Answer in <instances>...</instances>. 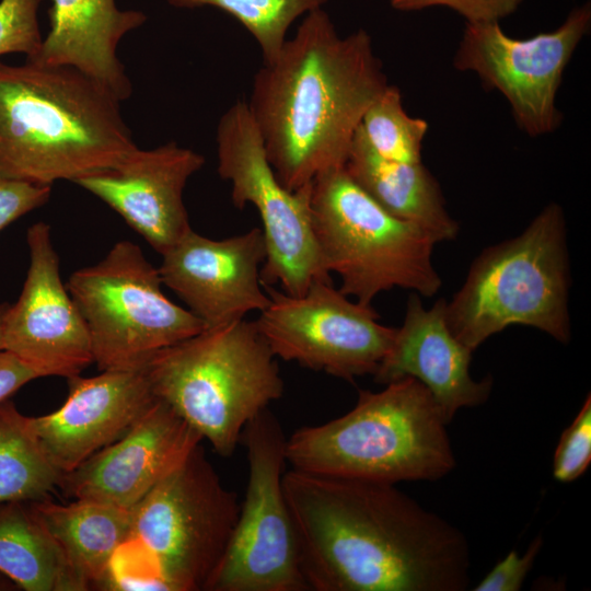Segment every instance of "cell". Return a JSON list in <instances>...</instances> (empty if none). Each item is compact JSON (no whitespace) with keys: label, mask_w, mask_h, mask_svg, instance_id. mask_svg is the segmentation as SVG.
Returning <instances> with one entry per match:
<instances>
[{"label":"cell","mask_w":591,"mask_h":591,"mask_svg":"<svg viewBox=\"0 0 591 591\" xmlns=\"http://www.w3.org/2000/svg\"><path fill=\"white\" fill-rule=\"evenodd\" d=\"M282 485L310 589H467L465 534L395 484L290 468Z\"/></svg>","instance_id":"obj_1"},{"label":"cell","mask_w":591,"mask_h":591,"mask_svg":"<svg viewBox=\"0 0 591 591\" xmlns=\"http://www.w3.org/2000/svg\"><path fill=\"white\" fill-rule=\"evenodd\" d=\"M387 85L367 31L340 36L323 8L304 15L256 72L246 101L278 181L296 190L344 166L366 111Z\"/></svg>","instance_id":"obj_2"},{"label":"cell","mask_w":591,"mask_h":591,"mask_svg":"<svg viewBox=\"0 0 591 591\" xmlns=\"http://www.w3.org/2000/svg\"><path fill=\"white\" fill-rule=\"evenodd\" d=\"M120 101L67 66L0 60V175L76 182L137 148Z\"/></svg>","instance_id":"obj_3"},{"label":"cell","mask_w":591,"mask_h":591,"mask_svg":"<svg viewBox=\"0 0 591 591\" xmlns=\"http://www.w3.org/2000/svg\"><path fill=\"white\" fill-rule=\"evenodd\" d=\"M384 386L359 391L345 415L287 438L291 468L395 485L436 482L451 473L456 461L448 422L430 392L414 378Z\"/></svg>","instance_id":"obj_4"},{"label":"cell","mask_w":591,"mask_h":591,"mask_svg":"<svg viewBox=\"0 0 591 591\" xmlns=\"http://www.w3.org/2000/svg\"><path fill=\"white\" fill-rule=\"evenodd\" d=\"M142 371L155 397L223 457L234 453L247 422L283 392L276 356L256 322L245 318L159 350Z\"/></svg>","instance_id":"obj_5"},{"label":"cell","mask_w":591,"mask_h":591,"mask_svg":"<svg viewBox=\"0 0 591 591\" xmlns=\"http://www.w3.org/2000/svg\"><path fill=\"white\" fill-rule=\"evenodd\" d=\"M563 209L549 204L517 236L473 260L445 303L454 336L475 350L511 325L537 328L561 344L571 339L570 265Z\"/></svg>","instance_id":"obj_6"},{"label":"cell","mask_w":591,"mask_h":591,"mask_svg":"<svg viewBox=\"0 0 591 591\" xmlns=\"http://www.w3.org/2000/svg\"><path fill=\"white\" fill-rule=\"evenodd\" d=\"M315 240L327 273L341 279L339 291L362 304L393 288L432 297L442 281L432 263L438 240L379 205L344 166L312 182Z\"/></svg>","instance_id":"obj_7"},{"label":"cell","mask_w":591,"mask_h":591,"mask_svg":"<svg viewBox=\"0 0 591 591\" xmlns=\"http://www.w3.org/2000/svg\"><path fill=\"white\" fill-rule=\"evenodd\" d=\"M141 248L119 241L97 264L71 274L67 289L86 324L101 371L142 370L159 350L206 327L163 293Z\"/></svg>","instance_id":"obj_8"},{"label":"cell","mask_w":591,"mask_h":591,"mask_svg":"<svg viewBox=\"0 0 591 591\" xmlns=\"http://www.w3.org/2000/svg\"><path fill=\"white\" fill-rule=\"evenodd\" d=\"M240 505L199 443L131 509L130 537L148 552L167 591L208 590Z\"/></svg>","instance_id":"obj_9"},{"label":"cell","mask_w":591,"mask_h":591,"mask_svg":"<svg viewBox=\"0 0 591 591\" xmlns=\"http://www.w3.org/2000/svg\"><path fill=\"white\" fill-rule=\"evenodd\" d=\"M216 143L217 170L231 185L232 204L237 209L252 205L262 221L266 245L262 283H279L283 292L300 296L316 281L332 282L313 230L312 183L289 190L278 181L245 100L220 117Z\"/></svg>","instance_id":"obj_10"},{"label":"cell","mask_w":591,"mask_h":591,"mask_svg":"<svg viewBox=\"0 0 591 591\" xmlns=\"http://www.w3.org/2000/svg\"><path fill=\"white\" fill-rule=\"evenodd\" d=\"M286 441L268 409L251 419L241 436L247 452L244 500L228 549L207 591H304L298 537L282 477Z\"/></svg>","instance_id":"obj_11"},{"label":"cell","mask_w":591,"mask_h":591,"mask_svg":"<svg viewBox=\"0 0 591 591\" xmlns=\"http://www.w3.org/2000/svg\"><path fill=\"white\" fill-rule=\"evenodd\" d=\"M263 287L269 303L255 322L276 358L351 382L376 372L395 328L371 304L350 301L329 281L300 296Z\"/></svg>","instance_id":"obj_12"},{"label":"cell","mask_w":591,"mask_h":591,"mask_svg":"<svg viewBox=\"0 0 591 591\" xmlns=\"http://www.w3.org/2000/svg\"><path fill=\"white\" fill-rule=\"evenodd\" d=\"M590 25V2L571 10L556 30L525 39L506 35L497 21L465 23L454 67L475 72L486 86L498 90L524 132L544 136L561 121L556 94Z\"/></svg>","instance_id":"obj_13"},{"label":"cell","mask_w":591,"mask_h":591,"mask_svg":"<svg viewBox=\"0 0 591 591\" xmlns=\"http://www.w3.org/2000/svg\"><path fill=\"white\" fill-rule=\"evenodd\" d=\"M30 265L18 301L8 306L3 349L38 378L78 375L93 363L86 324L60 276L50 227L31 225L26 234Z\"/></svg>","instance_id":"obj_14"},{"label":"cell","mask_w":591,"mask_h":591,"mask_svg":"<svg viewBox=\"0 0 591 591\" xmlns=\"http://www.w3.org/2000/svg\"><path fill=\"white\" fill-rule=\"evenodd\" d=\"M266 258L262 229L212 240L190 229L162 254V283L173 290L206 328L262 312L269 297L260 280Z\"/></svg>","instance_id":"obj_15"},{"label":"cell","mask_w":591,"mask_h":591,"mask_svg":"<svg viewBox=\"0 0 591 591\" xmlns=\"http://www.w3.org/2000/svg\"><path fill=\"white\" fill-rule=\"evenodd\" d=\"M201 440L158 398L123 437L65 474L59 487L74 499L131 510Z\"/></svg>","instance_id":"obj_16"},{"label":"cell","mask_w":591,"mask_h":591,"mask_svg":"<svg viewBox=\"0 0 591 591\" xmlns=\"http://www.w3.org/2000/svg\"><path fill=\"white\" fill-rule=\"evenodd\" d=\"M205 158L174 141L153 149L136 148L113 167L74 183L115 210L159 254L192 228L183 193Z\"/></svg>","instance_id":"obj_17"},{"label":"cell","mask_w":591,"mask_h":591,"mask_svg":"<svg viewBox=\"0 0 591 591\" xmlns=\"http://www.w3.org/2000/svg\"><path fill=\"white\" fill-rule=\"evenodd\" d=\"M67 381L68 396L58 409L30 417L63 475L123 437L158 399L142 370H107Z\"/></svg>","instance_id":"obj_18"},{"label":"cell","mask_w":591,"mask_h":591,"mask_svg":"<svg viewBox=\"0 0 591 591\" xmlns=\"http://www.w3.org/2000/svg\"><path fill=\"white\" fill-rule=\"evenodd\" d=\"M444 299L426 309L413 292L401 327L381 361L374 381L380 384L414 378L430 392L445 421H452L463 407L486 403L493 379L474 380L470 373L473 350L451 332L445 318Z\"/></svg>","instance_id":"obj_19"},{"label":"cell","mask_w":591,"mask_h":591,"mask_svg":"<svg viewBox=\"0 0 591 591\" xmlns=\"http://www.w3.org/2000/svg\"><path fill=\"white\" fill-rule=\"evenodd\" d=\"M49 31L26 60L67 66L88 76L120 102L132 91L117 55L120 40L147 21L144 12L121 10L115 0H51Z\"/></svg>","instance_id":"obj_20"},{"label":"cell","mask_w":591,"mask_h":591,"mask_svg":"<svg viewBox=\"0 0 591 591\" xmlns=\"http://www.w3.org/2000/svg\"><path fill=\"white\" fill-rule=\"evenodd\" d=\"M344 169L351 179L393 216L415 223L438 242L454 240L459 223L451 217L437 179L422 162L405 163L379 155L359 125Z\"/></svg>","instance_id":"obj_21"},{"label":"cell","mask_w":591,"mask_h":591,"mask_svg":"<svg viewBox=\"0 0 591 591\" xmlns=\"http://www.w3.org/2000/svg\"><path fill=\"white\" fill-rule=\"evenodd\" d=\"M63 554L82 591L99 587L118 547L131 533V510L92 499L61 505L31 501Z\"/></svg>","instance_id":"obj_22"},{"label":"cell","mask_w":591,"mask_h":591,"mask_svg":"<svg viewBox=\"0 0 591 591\" xmlns=\"http://www.w3.org/2000/svg\"><path fill=\"white\" fill-rule=\"evenodd\" d=\"M0 572L25 591H82L31 501L0 503Z\"/></svg>","instance_id":"obj_23"},{"label":"cell","mask_w":591,"mask_h":591,"mask_svg":"<svg viewBox=\"0 0 591 591\" xmlns=\"http://www.w3.org/2000/svg\"><path fill=\"white\" fill-rule=\"evenodd\" d=\"M63 473L48 456L30 417L10 399L0 403V503L38 501L60 486Z\"/></svg>","instance_id":"obj_24"},{"label":"cell","mask_w":591,"mask_h":591,"mask_svg":"<svg viewBox=\"0 0 591 591\" xmlns=\"http://www.w3.org/2000/svg\"><path fill=\"white\" fill-rule=\"evenodd\" d=\"M181 9L218 8L233 16L256 40L263 61L279 54L291 25L329 0H165Z\"/></svg>","instance_id":"obj_25"},{"label":"cell","mask_w":591,"mask_h":591,"mask_svg":"<svg viewBox=\"0 0 591 591\" xmlns=\"http://www.w3.org/2000/svg\"><path fill=\"white\" fill-rule=\"evenodd\" d=\"M360 126L370 146L382 158L395 162H421L428 124L405 112L396 86H386L366 111Z\"/></svg>","instance_id":"obj_26"},{"label":"cell","mask_w":591,"mask_h":591,"mask_svg":"<svg viewBox=\"0 0 591 591\" xmlns=\"http://www.w3.org/2000/svg\"><path fill=\"white\" fill-rule=\"evenodd\" d=\"M591 463V395L588 394L572 422L563 431L553 459V476L571 483Z\"/></svg>","instance_id":"obj_27"},{"label":"cell","mask_w":591,"mask_h":591,"mask_svg":"<svg viewBox=\"0 0 591 591\" xmlns=\"http://www.w3.org/2000/svg\"><path fill=\"white\" fill-rule=\"evenodd\" d=\"M44 0L0 1V56L22 53L33 57L43 40L37 19Z\"/></svg>","instance_id":"obj_28"},{"label":"cell","mask_w":591,"mask_h":591,"mask_svg":"<svg viewBox=\"0 0 591 591\" xmlns=\"http://www.w3.org/2000/svg\"><path fill=\"white\" fill-rule=\"evenodd\" d=\"M398 11H418L430 7H447L462 15L466 23L499 22L512 14L523 0H389Z\"/></svg>","instance_id":"obj_29"},{"label":"cell","mask_w":591,"mask_h":591,"mask_svg":"<svg viewBox=\"0 0 591 591\" xmlns=\"http://www.w3.org/2000/svg\"><path fill=\"white\" fill-rule=\"evenodd\" d=\"M542 546L543 538L538 535L531 542L522 556L518 552L511 551L477 583L474 591H519Z\"/></svg>","instance_id":"obj_30"},{"label":"cell","mask_w":591,"mask_h":591,"mask_svg":"<svg viewBox=\"0 0 591 591\" xmlns=\"http://www.w3.org/2000/svg\"><path fill=\"white\" fill-rule=\"evenodd\" d=\"M51 186L0 175V232L27 212L46 204Z\"/></svg>","instance_id":"obj_31"},{"label":"cell","mask_w":591,"mask_h":591,"mask_svg":"<svg viewBox=\"0 0 591 591\" xmlns=\"http://www.w3.org/2000/svg\"><path fill=\"white\" fill-rule=\"evenodd\" d=\"M37 378V374L12 352L0 350V403Z\"/></svg>","instance_id":"obj_32"},{"label":"cell","mask_w":591,"mask_h":591,"mask_svg":"<svg viewBox=\"0 0 591 591\" xmlns=\"http://www.w3.org/2000/svg\"><path fill=\"white\" fill-rule=\"evenodd\" d=\"M16 589V584L0 572V591H12Z\"/></svg>","instance_id":"obj_33"},{"label":"cell","mask_w":591,"mask_h":591,"mask_svg":"<svg viewBox=\"0 0 591 591\" xmlns=\"http://www.w3.org/2000/svg\"><path fill=\"white\" fill-rule=\"evenodd\" d=\"M8 306H9L8 303H0V350L3 349L2 326H3L4 313Z\"/></svg>","instance_id":"obj_34"}]
</instances>
